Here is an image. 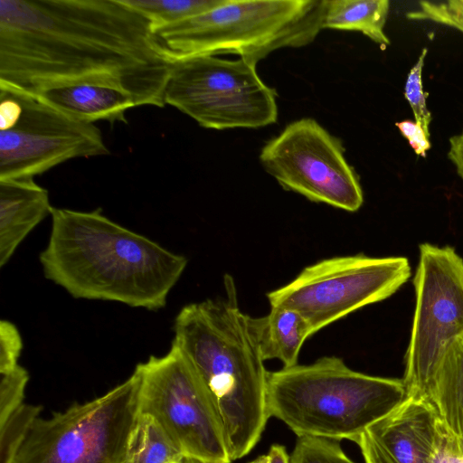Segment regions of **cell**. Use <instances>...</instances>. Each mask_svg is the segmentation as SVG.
Wrapping results in <instances>:
<instances>
[{
  "label": "cell",
  "instance_id": "cell-14",
  "mask_svg": "<svg viewBox=\"0 0 463 463\" xmlns=\"http://www.w3.org/2000/svg\"><path fill=\"white\" fill-rule=\"evenodd\" d=\"M52 209L48 191L33 178L0 180L1 267Z\"/></svg>",
  "mask_w": 463,
  "mask_h": 463
},
{
  "label": "cell",
  "instance_id": "cell-20",
  "mask_svg": "<svg viewBox=\"0 0 463 463\" xmlns=\"http://www.w3.org/2000/svg\"><path fill=\"white\" fill-rule=\"evenodd\" d=\"M145 19L153 33L160 28L199 15L220 5L223 0H121Z\"/></svg>",
  "mask_w": 463,
  "mask_h": 463
},
{
  "label": "cell",
  "instance_id": "cell-12",
  "mask_svg": "<svg viewBox=\"0 0 463 463\" xmlns=\"http://www.w3.org/2000/svg\"><path fill=\"white\" fill-rule=\"evenodd\" d=\"M260 161L283 189L309 201L351 213L364 203L359 177L345 160L341 140L313 118L288 124L265 144Z\"/></svg>",
  "mask_w": 463,
  "mask_h": 463
},
{
  "label": "cell",
  "instance_id": "cell-2",
  "mask_svg": "<svg viewBox=\"0 0 463 463\" xmlns=\"http://www.w3.org/2000/svg\"><path fill=\"white\" fill-rule=\"evenodd\" d=\"M52 229L40 262L46 279L75 298L158 310L187 259L119 225L100 209L52 207Z\"/></svg>",
  "mask_w": 463,
  "mask_h": 463
},
{
  "label": "cell",
  "instance_id": "cell-10",
  "mask_svg": "<svg viewBox=\"0 0 463 463\" xmlns=\"http://www.w3.org/2000/svg\"><path fill=\"white\" fill-rule=\"evenodd\" d=\"M109 154L94 123L0 88V180L33 178L71 159Z\"/></svg>",
  "mask_w": 463,
  "mask_h": 463
},
{
  "label": "cell",
  "instance_id": "cell-30",
  "mask_svg": "<svg viewBox=\"0 0 463 463\" xmlns=\"http://www.w3.org/2000/svg\"><path fill=\"white\" fill-rule=\"evenodd\" d=\"M269 463H290V458L286 448L279 444H273L268 453Z\"/></svg>",
  "mask_w": 463,
  "mask_h": 463
},
{
  "label": "cell",
  "instance_id": "cell-18",
  "mask_svg": "<svg viewBox=\"0 0 463 463\" xmlns=\"http://www.w3.org/2000/svg\"><path fill=\"white\" fill-rule=\"evenodd\" d=\"M389 9L388 0H324L322 29L360 32L385 50Z\"/></svg>",
  "mask_w": 463,
  "mask_h": 463
},
{
  "label": "cell",
  "instance_id": "cell-21",
  "mask_svg": "<svg viewBox=\"0 0 463 463\" xmlns=\"http://www.w3.org/2000/svg\"><path fill=\"white\" fill-rule=\"evenodd\" d=\"M43 407L23 403L0 423V463H9Z\"/></svg>",
  "mask_w": 463,
  "mask_h": 463
},
{
  "label": "cell",
  "instance_id": "cell-29",
  "mask_svg": "<svg viewBox=\"0 0 463 463\" xmlns=\"http://www.w3.org/2000/svg\"><path fill=\"white\" fill-rule=\"evenodd\" d=\"M448 156L463 181V132L449 138Z\"/></svg>",
  "mask_w": 463,
  "mask_h": 463
},
{
  "label": "cell",
  "instance_id": "cell-25",
  "mask_svg": "<svg viewBox=\"0 0 463 463\" xmlns=\"http://www.w3.org/2000/svg\"><path fill=\"white\" fill-rule=\"evenodd\" d=\"M28 381V372L19 364L11 371L1 373L0 423L24 403V390Z\"/></svg>",
  "mask_w": 463,
  "mask_h": 463
},
{
  "label": "cell",
  "instance_id": "cell-3",
  "mask_svg": "<svg viewBox=\"0 0 463 463\" xmlns=\"http://www.w3.org/2000/svg\"><path fill=\"white\" fill-rule=\"evenodd\" d=\"M173 345L190 362L220 416L232 460L258 443L269 418V372L234 298L184 306L174 325Z\"/></svg>",
  "mask_w": 463,
  "mask_h": 463
},
{
  "label": "cell",
  "instance_id": "cell-32",
  "mask_svg": "<svg viewBox=\"0 0 463 463\" xmlns=\"http://www.w3.org/2000/svg\"><path fill=\"white\" fill-rule=\"evenodd\" d=\"M250 463H269V456L267 455H261L258 458L254 459L253 461Z\"/></svg>",
  "mask_w": 463,
  "mask_h": 463
},
{
  "label": "cell",
  "instance_id": "cell-27",
  "mask_svg": "<svg viewBox=\"0 0 463 463\" xmlns=\"http://www.w3.org/2000/svg\"><path fill=\"white\" fill-rule=\"evenodd\" d=\"M431 463H463V446L443 426L440 420Z\"/></svg>",
  "mask_w": 463,
  "mask_h": 463
},
{
  "label": "cell",
  "instance_id": "cell-23",
  "mask_svg": "<svg viewBox=\"0 0 463 463\" xmlns=\"http://www.w3.org/2000/svg\"><path fill=\"white\" fill-rule=\"evenodd\" d=\"M428 49L423 48L415 64L408 72L404 84V97L408 101L414 117V120L430 136V125L432 119L427 106L428 94L423 90L422 71Z\"/></svg>",
  "mask_w": 463,
  "mask_h": 463
},
{
  "label": "cell",
  "instance_id": "cell-31",
  "mask_svg": "<svg viewBox=\"0 0 463 463\" xmlns=\"http://www.w3.org/2000/svg\"><path fill=\"white\" fill-rule=\"evenodd\" d=\"M179 463H212V462H206V461H203V460H200V459H197L194 458L184 456Z\"/></svg>",
  "mask_w": 463,
  "mask_h": 463
},
{
  "label": "cell",
  "instance_id": "cell-13",
  "mask_svg": "<svg viewBox=\"0 0 463 463\" xmlns=\"http://www.w3.org/2000/svg\"><path fill=\"white\" fill-rule=\"evenodd\" d=\"M439 418L424 398L408 396L356 442L364 463H431Z\"/></svg>",
  "mask_w": 463,
  "mask_h": 463
},
{
  "label": "cell",
  "instance_id": "cell-8",
  "mask_svg": "<svg viewBox=\"0 0 463 463\" xmlns=\"http://www.w3.org/2000/svg\"><path fill=\"white\" fill-rule=\"evenodd\" d=\"M139 413L151 415L186 457L231 463L222 424L203 382L172 344L136 366Z\"/></svg>",
  "mask_w": 463,
  "mask_h": 463
},
{
  "label": "cell",
  "instance_id": "cell-4",
  "mask_svg": "<svg viewBox=\"0 0 463 463\" xmlns=\"http://www.w3.org/2000/svg\"><path fill=\"white\" fill-rule=\"evenodd\" d=\"M408 397L402 379L354 371L339 357L269 372L267 408L298 437L357 442Z\"/></svg>",
  "mask_w": 463,
  "mask_h": 463
},
{
  "label": "cell",
  "instance_id": "cell-16",
  "mask_svg": "<svg viewBox=\"0 0 463 463\" xmlns=\"http://www.w3.org/2000/svg\"><path fill=\"white\" fill-rule=\"evenodd\" d=\"M249 332L264 361L277 359L283 367L298 364L305 341L313 335L305 317L295 309L270 307L262 317L247 315Z\"/></svg>",
  "mask_w": 463,
  "mask_h": 463
},
{
  "label": "cell",
  "instance_id": "cell-6",
  "mask_svg": "<svg viewBox=\"0 0 463 463\" xmlns=\"http://www.w3.org/2000/svg\"><path fill=\"white\" fill-rule=\"evenodd\" d=\"M136 372L104 395L36 418L9 463H124L139 414Z\"/></svg>",
  "mask_w": 463,
  "mask_h": 463
},
{
  "label": "cell",
  "instance_id": "cell-11",
  "mask_svg": "<svg viewBox=\"0 0 463 463\" xmlns=\"http://www.w3.org/2000/svg\"><path fill=\"white\" fill-rule=\"evenodd\" d=\"M415 311L402 378L408 396L425 398L451 345L463 338V260L450 246L420 245Z\"/></svg>",
  "mask_w": 463,
  "mask_h": 463
},
{
  "label": "cell",
  "instance_id": "cell-22",
  "mask_svg": "<svg viewBox=\"0 0 463 463\" xmlns=\"http://www.w3.org/2000/svg\"><path fill=\"white\" fill-rule=\"evenodd\" d=\"M290 463H354L343 451L338 440L318 437H298Z\"/></svg>",
  "mask_w": 463,
  "mask_h": 463
},
{
  "label": "cell",
  "instance_id": "cell-17",
  "mask_svg": "<svg viewBox=\"0 0 463 463\" xmlns=\"http://www.w3.org/2000/svg\"><path fill=\"white\" fill-rule=\"evenodd\" d=\"M424 399L463 446V338L448 350Z\"/></svg>",
  "mask_w": 463,
  "mask_h": 463
},
{
  "label": "cell",
  "instance_id": "cell-15",
  "mask_svg": "<svg viewBox=\"0 0 463 463\" xmlns=\"http://www.w3.org/2000/svg\"><path fill=\"white\" fill-rule=\"evenodd\" d=\"M35 98L78 120L127 123L126 113L137 104L126 90L100 84H71L48 88Z\"/></svg>",
  "mask_w": 463,
  "mask_h": 463
},
{
  "label": "cell",
  "instance_id": "cell-24",
  "mask_svg": "<svg viewBox=\"0 0 463 463\" xmlns=\"http://www.w3.org/2000/svg\"><path fill=\"white\" fill-rule=\"evenodd\" d=\"M406 17L443 24L463 33V0L420 1L416 9L406 14Z\"/></svg>",
  "mask_w": 463,
  "mask_h": 463
},
{
  "label": "cell",
  "instance_id": "cell-7",
  "mask_svg": "<svg viewBox=\"0 0 463 463\" xmlns=\"http://www.w3.org/2000/svg\"><path fill=\"white\" fill-rule=\"evenodd\" d=\"M257 63L194 55L175 61L165 104L210 129L258 128L278 118L275 90L260 78Z\"/></svg>",
  "mask_w": 463,
  "mask_h": 463
},
{
  "label": "cell",
  "instance_id": "cell-1",
  "mask_svg": "<svg viewBox=\"0 0 463 463\" xmlns=\"http://www.w3.org/2000/svg\"><path fill=\"white\" fill-rule=\"evenodd\" d=\"M174 62L121 0H0V88L100 84L163 108Z\"/></svg>",
  "mask_w": 463,
  "mask_h": 463
},
{
  "label": "cell",
  "instance_id": "cell-19",
  "mask_svg": "<svg viewBox=\"0 0 463 463\" xmlns=\"http://www.w3.org/2000/svg\"><path fill=\"white\" fill-rule=\"evenodd\" d=\"M184 457L151 415L138 414L128 439L124 463H179Z\"/></svg>",
  "mask_w": 463,
  "mask_h": 463
},
{
  "label": "cell",
  "instance_id": "cell-5",
  "mask_svg": "<svg viewBox=\"0 0 463 463\" xmlns=\"http://www.w3.org/2000/svg\"><path fill=\"white\" fill-rule=\"evenodd\" d=\"M323 9L324 0H223L153 33L172 61L236 54L258 63L276 50L313 43L323 30Z\"/></svg>",
  "mask_w": 463,
  "mask_h": 463
},
{
  "label": "cell",
  "instance_id": "cell-26",
  "mask_svg": "<svg viewBox=\"0 0 463 463\" xmlns=\"http://www.w3.org/2000/svg\"><path fill=\"white\" fill-rule=\"evenodd\" d=\"M23 340L17 327L7 320L0 321V373L18 365Z\"/></svg>",
  "mask_w": 463,
  "mask_h": 463
},
{
  "label": "cell",
  "instance_id": "cell-9",
  "mask_svg": "<svg viewBox=\"0 0 463 463\" xmlns=\"http://www.w3.org/2000/svg\"><path fill=\"white\" fill-rule=\"evenodd\" d=\"M411 277L405 257L364 254L326 259L306 267L287 285L267 294L270 307L295 309L313 334L395 293Z\"/></svg>",
  "mask_w": 463,
  "mask_h": 463
},
{
  "label": "cell",
  "instance_id": "cell-28",
  "mask_svg": "<svg viewBox=\"0 0 463 463\" xmlns=\"http://www.w3.org/2000/svg\"><path fill=\"white\" fill-rule=\"evenodd\" d=\"M396 127L401 134L408 140L414 153L425 158L430 148V136L415 120H402L396 122Z\"/></svg>",
  "mask_w": 463,
  "mask_h": 463
}]
</instances>
